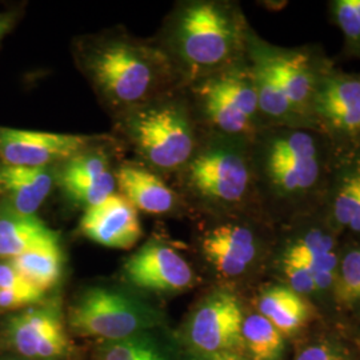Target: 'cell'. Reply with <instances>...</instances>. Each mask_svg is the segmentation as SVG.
Returning <instances> with one entry per match:
<instances>
[{
  "label": "cell",
  "mask_w": 360,
  "mask_h": 360,
  "mask_svg": "<svg viewBox=\"0 0 360 360\" xmlns=\"http://www.w3.org/2000/svg\"><path fill=\"white\" fill-rule=\"evenodd\" d=\"M80 231L94 243L117 250H129L142 238L136 208L117 193L86 210Z\"/></svg>",
  "instance_id": "cell-16"
},
{
  "label": "cell",
  "mask_w": 360,
  "mask_h": 360,
  "mask_svg": "<svg viewBox=\"0 0 360 360\" xmlns=\"http://www.w3.org/2000/svg\"><path fill=\"white\" fill-rule=\"evenodd\" d=\"M59 245V235L51 229L39 233L22 235L16 238H0V257L11 260L28 251L49 245Z\"/></svg>",
  "instance_id": "cell-27"
},
{
  "label": "cell",
  "mask_w": 360,
  "mask_h": 360,
  "mask_svg": "<svg viewBox=\"0 0 360 360\" xmlns=\"http://www.w3.org/2000/svg\"><path fill=\"white\" fill-rule=\"evenodd\" d=\"M44 297V291L34 290H0L1 309H19L28 304L39 303Z\"/></svg>",
  "instance_id": "cell-31"
},
{
  "label": "cell",
  "mask_w": 360,
  "mask_h": 360,
  "mask_svg": "<svg viewBox=\"0 0 360 360\" xmlns=\"http://www.w3.org/2000/svg\"><path fill=\"white\" fill-rule=\"evenodd\" d=\"M60 321L51 309H28L8 323V338L16 351L26 358H37L39 339L52 324Z\"/></svg>",
  "instance_id": "cell-21"
},
{
  "label": "cell",
  "mask_w": 360,
  "mask_h": 360,
  "mask_svg": "<svg viewBox=\"0 0 360 360\" xmlns=\"http://www.w3.org/2000/svg\"><path fill=\"white\" fill-rule=\"evenodd\" d=\"M243 348L251 360H281L284 351L283 334L259 312L245 316L242 327Z\"/></svg>",
  "instance_id": "cell-22"
},
{
  "label": "cell",
  "mask_w": 360,
  "mask_h": 360,
  "mask_svg": "<svg viewBox=\"0 0 360 360\" xmlns=\"http://www.w3.org/2000/svg\"><path fill=\"white\" fill-rule=\"evenodd\" d=\"M259 212L227 215L200 236L202 257L221 279H238L271 255L276 227Z\"/></svg>",
  "instance_id": "cell-7"
},
{
  "label": "cell",
  "mask_w": 360,
  "mask_h": 360,
  "mask_svg": "<svg viewBox=\"0 0 360 360\" xmlns=\"http://www.w3.org/2000/svg\"><path fill=\"white\" fill-rule=\"evenodd\" d=\"M257 311L283 335L297 333L312 316V302L288 285L271 282L259 291Z\"/></svg>",
  "instance_id": "cell-17"
},
{
  "label": "cell",
  "mask_w": 360,
  "mask_h": 360,
  "mask_svg": "<svg viewBox=\"0 0 360 360\" xmlns=\"http://www.w3.org/2000/svg\"><path fill=\"white\" fill-rule=\"evenodd\" d=\"M129 283L151 291L178 292L195 282L191 266L184 257L166 245L147 243L124 264Z\"/></svg>",
  "instance_id": "cell-15"
},
{
  "label": "cell",
  "mask_w": 360,
  "mask_h": 360,
  "mask_svg": "<svg viewBox=\"0 0 360 360\" xmlns=\"http://www.w3.org/2000/svg\"><path fill=\"white\" fill-rule=\"evenodd\" d=\"M8 262L28 282L43 291L56 284L63 271V257L59 245L37 248Z\"/></svg>",
  "instance_id": "cell-20"
},
{
  "label": "cell",
  "mask_w": 360,
  "mask_h": 360,
  "mask_svg": "<svg viewBox=\"0 0 360 360\" xmlns=\"http://www.w3.org/2000/svg\"><path fill=\"white\" fill-rule=\"evenodd\" d=\"M68 322L77 335L114 342L146 333L156 324L158 316L154 309L124 292L91 287L72 304Z\"/></svg>",
  "instance_id": "cell-8"
},
{
  "label": "cell",
  "mask_w": 360,
  "mask_h": 360,
  "mask_svg": "<svg viewBox=\"0 0 360 360\" xmlns=\"http://www.w3.org/2000/svg\"><path fill=\"white\" fill-rule=\"evenodd\" d=\"M187 181L205 206L227 215L259 212L251 141L215 134L187 163Z\"/></svg>",
  "instance_id": "cell-3"
},
{
  "label": "cell",
  "mask_w": 360,
  "mask_h": 360,
  "mask_svg": "<svg viewBox=\"0 0 360 360\" xmlns=\"http://www.w3.org/2000/svg\"><path fill=\"white\" fill-rule=\"evenodd\" d=\"M200 360H250L243 356L240 352H221L215 355H207Z\"/></svg>",
  "instance_id": "cell-33"
},
{
  "label": "cell",
  "mask_w": 360,
  "mask_h": 360,
  "mask_svg": "<svg viewBox=\"0 0 360 360\" xmlns=\"http://www.w3.org/2000/svg\"><path fill=\"white\" fill-rule=\"evenodd\" d=\"M134 136L142 154L160 168L187 165L198 146L188 111L178 104L143 111L134 122Z\"/></svg>",
  "instance_id": "cell-10"
},
{
  "label": "cell",
  "mask_w": 360,
  "mask_h": 360,
  "mask_svg": "<svg viewBox=\"0 0 360 360\" xmlns=\"http://www.w3.org/2000/svg\"><path fill=\"white\" fill-rule=\"evenodd\" d=\"M3 30H4V25L0 22V37H1V32H3Z\"/></svg>",
  "instance_id": "cell-34"
},
{
  "label": "cell",
  "mask_w": 360,
  "mask_h": 360,
  "mask_svg": "<svg viewBox=\"0 0 360 360\" xmlns=\"http://www.w3.org/2000/svg\"><path fill=\"white\" fill-rule=\"evenodd\" d=\"M195 101L214 134L252 141L264 122L259 111L251 65L243 60L196 80Z\"/></svg>",
  "instance_id": "cell-6"
},
{
  "label": "cell",
  "mask_w": 360,
  "mask_h": 360,
  "mask_svg": "<svg viewBox=\"0 0 360 360\" xmlns=\"http://www.w3.org/2000/svg\"><path fill=\"white\" fill-rule=\"evenodd\" d=\"M260 214L275 227L323 210L335 148L307 129L266 127L251 141Z\"/></svg>",
  "instance_id": "cell-1"
},
{
  "label": "cell",
  "mask_w": 360,
  "mask_h": 360,
  "mask_svg": "<svg viewBox=\"0 0 360 360\" xmlns=\"http://www.w3.org/2000/svg\"><path fill=\"white\" fill-rule=\"evenodd\" d=\"M245 321L239 296L231 288L219 287L205 296L187 324V339L202 356L239 352L243 348Z\"/></svg>",
  "instance_id": "cell-11"
},
{
  "label": "cell",
  "mask_w": 360,
  "mask_h": 360,
  "mask_svg": "<svg viewBox=\"0 0 360 360\" xmlns=\"http://www.w3.org/2000/svg\"><path fill=\"white\" fill-rule=\"evenodd\" d=\"M91 138L30 129H0V158L6 165L44 167L56 160L75 158Z\"/></svg>",
  "instance_id": "cell-14"
},
{
  "label": "cell",
  "mask_w": 360,
  "mask_h": 360,
  "mask_svg": "<svg viewBox=\"0 0 360 360\" xmlns=\"http://www.w3.org/2000/svg\"><path fill=\"white\" fill-rule=\"evenodd\" d=\"M101 360H169L166 351L147 333L108 342Z\"/></svg>",
  "instance_id": "cell-25"
},
{
  "label": "cell",
  "mask_w": 360,
  "mask_h": 360,
  "mask_svg": "<svg viewBox=\"0 0 360 360\" xmlns=\"http://www.w3.org/2000/svg\"><path fill=\"white\" fill-rule=\"evenodd\" d=\"M91 71L104 92L123 103H134L147 95L153 84V70L132 47L115 43L96 52Z\"/></svg>",
  "instance_id": "cell-12"
},
{
  "label": "cell",
  "mask_w": 360,
  "mask_h": 360,
  "mask_svg": "<svg viewBox=\"0 0 360 360\" xmlns=\"http://www.w3.org/2000/svg\"><path fill=\"white\" fill-rule=\"evenodd\" d=\"M247 59L264 127L316 131L311 112L314 96L323 74L334 63L322 46H274L250 30Z\"/></svg>",
  "instance_id": "cell-2"
},
{
  "label": "cell",
  "mask_w": 360,
  "mask_h": 360,
  "mask_svg": "<svg viewBox=\"0 0 360 360\" xmlns=\"http://www.w3.org/2000/svg\"><path fill=\"white\" fill-rule=\"evenodd\" d=\"M323 214L343 242L360 243V147L335 151Z\"/></svg>",
  "instance_id": "cell-13"
},
{
  "label": "cell",
  "mask_w": 360,
  "mask_h": 360,
  "mask_svg": "<svg viewBox=\"0 0 360 360\" xmlns=\"http://www.w3.org/2000/svg\"><path fill=\"white\" fill-rule=\"evenodd\" d=\"M333 303L343 309H360V243L343 242Z\"/></svg>",
  "instance_id": "cell-23"
},
{
  "label": "cell",
  "mask_w": 360,
  "mask_h": 360,
  "mask_svg": "<svg viewBox=\"0 0 360 360\" xmlns=\"http://www.w3.org/2000/svg\"><path fill=\"white\" fill-rule=\"evenodd\" d=\"M342 238L333 230L323 210L276 227L271 271L295 269L314 281L319 300H331L342 254Z\"/></svg>",
  "instance_id": "cell-5"
},
{
  "label": "cell",
  "mask_w": 360,
  "mask_h": 360,
  "mask_svg": "<svg viewBox=\"0 0 360 360\" xmlns=\"http://www.w3.org/2000/svg\"><path fill=\"white\" fill-rule=\"evenodd\" d=\"M0 188L10 196L15 212L35 215L51 191V174L46 167L6 165L0 168Z\"/></svg>",
  "instance_id": "cell-19"
},
{
  "label": "cell",
  "mask_w": 360,
  "mask_h": 360,
  "mask_svg": "<svg viewBox=\"0 0 360 360\" xmlns=\"http://www.w3.org/2000/svg\"><path fill=\"white\" fill-rule=\"evenodd\" d=\"M116 184L135 208L148 214L171 211L176 195L162 179L144 168L123 166L116 172Z\"/></svg>",
  "instance_id": "cell-18"
},
{
  "label": "cell",
  "mask_w": 360,
  "mask_h": 360,
  "mask_svg": "<svg viewBox=\"0 0 360 360\" xmlns=\"http://www.w3.org/2000/svg\"><path fill=\"white\" fill-rule=\"evenodd\" d=\"M70 343L67 339L62 321L52 324L51 327L41 335L37 347V358L41 360L60 359L67 355Z\"/></svg>",
  "instance_id": "cell-29"
},
{
  "label": "cell",
  "mask_w": 360,
  "mask_h": 360,
  "mask_svg": "<svg viewBox=\"0 0 360 360\" xmlns=\"http://www.w3.org/2000/svg\"><path fill=\"white\" fill-rule=\"evenodd\" d=\"M248 32L242 13L232 4L195 1L180 13L178 51L191 75L199 80L243 60Z\"/></svg>",
  "instance_id": "cell-4"
},
{
  "label": "cell",
  "mask_w": 360,
  "mask_h": 360,
  "mask_svg": "<svg viewBox=\"0 0 360 360\" xmlns=\"http://www.w3.org/2000/svg\"><path fill=\"white\" fill-rule=\"evenodd\" d=\"M294 360H349V355L334 340H319L303 348Z\"/></svg>",
  "instance_id": "cell-30"
},
{
  "label": "cell",
  "mask_w": 360,
  "mask_h": 360,
  "mask_svg": "<svg viewBox=\"0 0 360 360\" xmlns=\"http://www.w3.org/2000/svg\"><path fill=\"white\" fill-rule=\"evenodd\" d=\"M60 184L68 196L90 208L102 203L114 193L116 180L115 176L108 172L98 179L63 180Z\"/></svg>",
  "instance_id": "cell-26"
},
{
  "label": "cell",
  "mask_w": 360,
  "mask_h": 360,
  "mask_svg": "<svg viewBox=\"0 0 360 360\" xmlns=\"http://www.w3.org/2000/svg\"><path fill=\"white\" fill-rule=\"evenodd\" d=\"M39 288L13 267L10 262L0 263V290H34Z\"/></svg>",
  "instance_id": "cell-32"
},
{
  "label": "cell",
  "mask_w": 360,
  "mask_h": 360,
  "mask_svg": "<svg viewBox=\"0 0 360 360\" xmlns=\"http://www.w3.org/2000/svg\"><path fill=\"white\" fill-rule=\"evenodd\" d=\"M311 112L316 131L335 151L359 148L360 72H346L334 62L318 84Z\"/></svg>",
  "instance_id": "cell-9"
},
{
  "label": "cell",
  "mask_w": 360,
  "mask_h": 360,
  "mask_svg": "<svg viewBox=\"0 0 360 360\" xmlns=\"http://www.w3.org/2000/svg\"><path fill=\"white\" fill-rule=\"evenodd\" d=\"M108 172V162L103 155H77L70 159L60 175V181L98 179Z\"/></svg>",
  "instance_id": "cell-28"
},
{
  "label": "cell",
  "mask_w": 360,
  "mask_h": 360,
  "mask_svg": "<svg viewBox=\"0 0 360 360\" xmlns=\"http://www.w3.org/2000/svg\"><path fill=\"white\" fill-rule=\"evenodd\" d=\"M330 20L343 35L340 56L360 60V0H331L327 3Z\"/></svg>",
  "instance_id": "cell-24"
}]
</instances>
